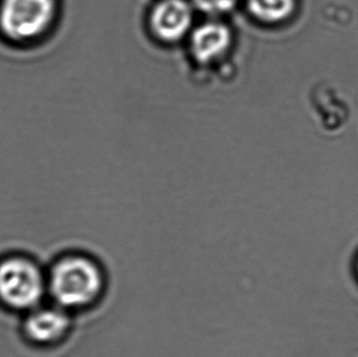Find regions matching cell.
Segmentation results:
<instances>
[{
	"label": "cell",
	"instance_id": "6da1fadb",
	"mask_svg": "<svg viewBox=\"0 0 358 357\" xmlns=\"http://www.w3.org/2000/svg\"><path fill=\"white\" fill-rule=\"evenodd\" d=\"M50 289L63 307L83 309L103 300L108 289V277L104 266L94 258L71 256L55 266Z\"/></svg>",
	"mask_w": 358,
	"mask_h": 357
},
{
	"label": "cell",
	"instance_id": "7a4b0ae2",
	"mask_svg": "<svg viewBox=\"0 0 358 357\" xmlns=\"http://www.w3.org/2000/svg\"><path fill=\"white\" fill-rule=\"evenodd\" d=\"M58 14V0H1L0 34L14 43H29L46 35Z\"/></svg>",
	"mask_w": 358,
	"mask_h": 357
},
{
	"label": "cell",
	"instance_id": "3957f363",
	"mask_svg": "<svg viewBox=\"0 0 358 357\" xmlns=\"http://www.w3.org/2000/svg\"><path fill=\"white\" fill-rule=\"evenodd\" d=\"M43 291L39 270L22 259L0 264V298L14 308H29L39 302Z\"/></svg>",
	"mask_w": 358,
	"mask_h": 357
},
{
	"label": "cell",
	"instance_id": "277c9868",
	"mask_svg": "<svg viewBox=\"0 0 358 357\" xmlns=\"http://www.w3.org/2000/svg\"><path fill=\"white\" fill-rule=\"evenodd\" d=\"M187 42L192 60L201 66H210L231 52L234 31L220 19L210 18L193 27Z\"/></svg>",
	"mask_w": 358,
	"mask_h": 357
},
{
	"label": "cell",
	"instance_id": "5b68a950",
	"mask_svg": "<svg viewBox=\"0 0 358 357\" xmlns=\"http://www.w3.org/2000/svg\"><path fill=\"white\" fill-rule=\"evenodd\" d=\"M193 21V6L187 0H161L149 14L148 29L157 41L170 45L187 39Z\"/></svg>",
	"mask_w": 358,
	"mask_h": 357
},
{
	"label": "cell",
	"instance_id": "8992f818",
	"mask_svg": "<svg viewBox=\"0 0 358 357\" xmlns=\"http://www.w3.org/2000/svg\"><path fill=\"white\" fill-rule=\"evenodd\" d=\"M69 316L60 310H40L27 319L25 330L31 340L40 343L56 341L69 330Z\"/></svg>",
	"mask_w": 358,
	"mask_h": 357
},
{
	"label": "cell",
	"instance_id": "52a82bcc",
	"mask_svg": "<svg viewBox=\"0 0 358 357\" xmlns=\"http://www.w3.org/2000/svg\"><path fill=\"white\" fill-rule=\"evenodd\" d=\"M252 19L262 24L273 25L287 20L296 8V0H244Z\"/></svg>",
	"mask_w": 358,
	"mask_h": 357
},
{
	"label": "cell",
	"instance_id": "ba28073f",
	"mask_svg": "<svg viewBox=\"0 0 358 357\" xmlns=\"http://www.w3.org/2000/svg\"><path fill=\"white\" fill-rule=\"evenodd\" d=\"M240 0H192V3L199 12L208 15L210 18H220L231 13L239 3Z\"/></svg>",
	"mask_w": 358,
	"mask_h": 357
}]
</instances>
